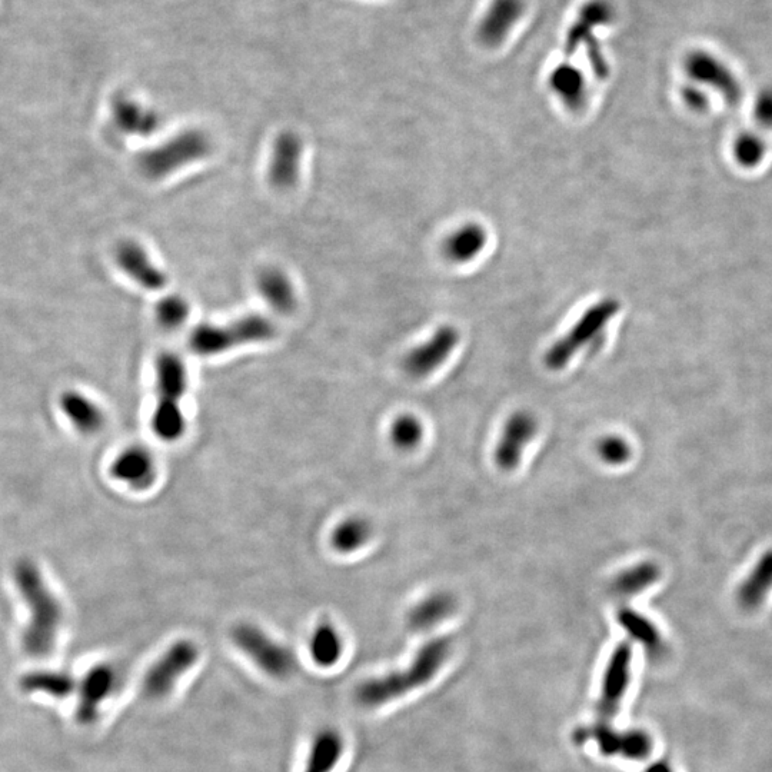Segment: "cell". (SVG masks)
I'll return each instance as SVG.
<instances>
[{
	"label": "cell",
	"mask_w": 772,
	"mask_h": 772,
	"mask_svg": "<svg viewBox=\"0 0 772 772\" xmlns=\"http://www.w3.org/2000/svg\"><path fill=\"white\" fill-rule=\"evenodd\" d=\"M113 121L119 131L128 135L148 136L159 126L158 115L133 99L122 98L113 102Z\"/></svg>",
	"instance_id": "obj_23"
},
{
	"label": "cell",
	"mask_w": 772,
	"mask_h": 772,
	"mask_svg": "<svg viewBox=\"0 0 772 772\" xmlns=\"http://www.w3.org/2000/svg\"><path fill=\"white\" fill-rule=\"evenodd\" d=\"M661 577V569L655 562L642 561L627 569L612 581V592L620 597H634L652 587Z\"/></svg>",
	"instance_id": "obj_26"
},
{
	"label": "cell",
	"mask_w": 772,
	"mask_h": 772,
	"mask_svg": "<svg viewBox=\"0 0 772 772\" xmlns=\"http://www.w3.org/2000/svg\"><path fill=\"white\" fill-rule=\"evenodd\" d=\"M198 647L191 641H178L152 665L143 678V692L146 697H166L175 687L179 678L183 677L198 661Z\"/></svg>",
	"instance_id": "obj_9"
},
{
	"label": "cell",
	"mask_w": 772,
	"mask_h": 772,
	"mask_svg": "<svg viewBox=\"0 0 772 772\" xmlns=\"http://www.w3.org/2000/svg\"><path fill=\"white\" fill-rule=\"evenodd\" d=\"M618 624L630 635L631 640L642 645L651 655L664 650V638L654 621L632 608H621L617 615Z\"/></svg>",
	"instance_id": "obj_24"
},
{
	"label": "cell",
	"mask_w": 772,
	"mask_h": 772,
	"mask_svg": "<svg viewBox=\"0 0 772 772\" xmlns=\"http://www.w3.org/2000/svg\"><path fill=\"white\" fill-rule=\"evenodd\" d=\"M111 474L133 489H148L155 482V461L148 449L128 448L113 461Z\"/></svg>",
	"instance_id": "obj_18"
},
{
	"label": "cell",
	"mask_w": 772,
	"mask_h": 772,
	"mask_svg": "<svg viewBox=\"0 0 772 772\" xmlns=\"http://www.w3.org/2000/svg\"><path fill=\"white\" fill-rule=\"evenodd\" d=\"M457 610V601L448 592H435L419 601L408 614L411 630L422 632L434 630L441 622L452 617Z\"/></svg>",
	"instance_id": "obj_20"
},
{
	"label": "cell",
	"mask_w": 772,
	"mask_h": 772,
	"mask_svg": "<svg viewBox=\"0 0 772 772\" xmlns=\"http://www.w3.org/2000/svg\"><path fill=\"white\" fill-rule=\"evenodd\" d=\"M527 11V0H491L478 23L477 38L487 48H498Z\"/></svg>",
	"instance_id": "obj_12"
},
{
	"label": "cell",
	"mask_w": 772,
	"mask_h": 772,
	"mask_svg": "<svg viewBox=\"0 0 772 772\" xmlns=\"http://www.w3.org/2000/svg\"><path fill=\"white\" fill-rule=\"evenodd\" d=\"M684 99L692 109H702L707 106V99L695 88H687L684 91Z\"/></svg>",
	"instance_id": "obj_38"
},
{
	"label": "cell",
	"mask_w": 772,
	"mask_h": 772,
	"mask_svg": "<svg viewBox=\"0 0 772 772\" xmlns=\"http://www.w3.org/2000/svg\"><path fill=\"white\" fill-rule=\"evenodd\" d=\"M755 116L761 125L772 128V89L764 91L755 103Z\"/></svg>",
	"instance_id": "obj_37"
},
{
	"label": "cell",
	"mask_w": 772,
	"mask_h": 772,
	"mask_svg": "<svg viewBox=\"0 0 772 772\" xmlns=\"http://www.w3.org/2000/svg\"><path fill=\"white\" fill-rule=\"evenodd\" d=\"M258 289L268 305L281 314L295 311L296 294L291 279L279 269H265L259 274Z\"/></svg>",
	"instance_id": "obj_25"
},
{
	"label": "cell",
	"mask_w": 772,
	"mask_h": 772,
	"mask_svg": "<svg viewBox=\"0 0 772 772\" xmlns=\"http://www.w3.org/2000/svg\"><path fill=\"white\" fill-rule=\"evenodd\" d=\"M614 18V8L608 0H590L582 6L577 21L572 23L565 36V53L572 56L581 46H585L592 71L600 79L607 78L610 66L602 55L600 42L594 32L598 26L610 25Z\"/></svg>",
	"instance_id": "obj_6"
},
{
	"label": "cell",
	"mask_w": 772,
	"mask_h": 772,
	"mask_svg": "<svg viewBox=\"0 0 772 772\" xmlns=\"http://www.w3.org/2000/svg\"><path fill=\"white\" fill-rule=\"evenodd\" d=\"M61 409L69 422L81 434H96L105 425V415H103L102 409L81 392H65L61 398Z\"/></svg>",
	"instance_id": "obj_22"
},
{
	"label": "cell",
	"mask_w": 772,
	"mask_h": 772,
	"mask_svg": "<svg viewBox=\"0 0 772 772\" xmlns=\"http://www.w3.org/2000/svg\"><path fill=\"white\" fill-rule=\"evenodd\" d=\"M371 535V524L366 519L351 517L336 525L332 531L331 544L339 554H351L364 547Z\"/></svg>",
	"instance_id": "obj_31"
},
{
	"label": "cell",
	"mask_w": 772,
	"mask_h": 772,
	"mask_svg": "<svg viewBox=\"0 0 772 772\" xmlns=\"http://www.w3.org/2000/svg\"><path fill=\"white\" fill-rule=\"evenodd\" d=\"M645 772H674V770H672V767L668 762L660 761L650 765Z\"/></svg>",
	"instance_id": "obj_39"
},
{
	"label": "cell",
	"mask_w": 772,
	"mask_h": 772,
	"mask_svg": "<svg viewBox=\"0 0 772 772\" xmlns=\"http://www.w3.org/2000/svg\"><path fill=\"white\" fill-rule=\"evenodd\" d=\"M116 672L111 665L99 664L88 671L79 687L76 718L81 724H92L99 717L103 702L111 697L116 687Z\"/></svg>",
	"instance_id": "obj_13"
},
{
	"label": "cell",
	"mask_w": 772,
	"mask_h": 772,
	"mask_svg": "<svg viewBox=\"0 0 772 772\" xmlns=\"http://www.w3.org/2000/svg\"><path fill=\"white\" fill-rule=\"evenodd\" d=\"M392 445L399 451H412L424 438V425L412 414H402L394 419L389 428Z\"/></svg>",
	"instance_id": "obj_32"
},
{
	"label": "cell",
	"mask_w": 772,
	"mask_h": 772,
	"mask_svg": "<svg viewBox=\"0 0 772 772\" xmlns=\"http://www.w3.org/2000/svg\"><path fill=\"white\" fill-rule=\"evenodd\" d=\"M487 241L488 235L482 226L468 224L449 236L445 242V254L454 262H469L484 251Z\"/></svg>",
	"instance_id": "obj_27"
},
{
	"label": "cell",
	"mask_w": 772,
	"mask_h": 772,
	"mask_svg": "<svg viewBox=\"0 0 772 772\" xmlns=\"http://www.w3.org/2000/svg\"><path fill=\"white\" fill-rule=\"evenodd\" d=\"M275 326L261 315H249L232 324L199 325L192 332L189 345L195 354L211 356L231 351L236 346L265 342L274 338Z\"/></svg>",
	"instance_id": "obj_4"
},
{
	"label": "cell",
	"mask_w": 772,
	"mask_h": 772,
	"mask_svg": "<svg viewBox=\"0 0 772 772\" xmlns=\"http://www.w3.org/2000/svg\"><path fill=\"white\" fill-rule=\"evenodd\" d=\"M344 741L338 732L325 730L316 735L304 772H332L341 760Z\"/></svg>",
	"instance_id": "obj_28"
},
{
	"label": "cell",
	"mask_w": 772,
	"mask_h": 772,
	"mask_svg": "<svg viewBox=\"0 0 772 772\" xmlns=\"http://www.w3.org/2000/svg\"><path fill=\"white\" fill-rule=\"evenodd\" d=\"M21 687L29 694L42 692L55 698H66L75 690V681L65 672L35 671L22 678Z\"/></svg>",
	"instance_id": "obj_30"
},
{
	"label": "cell",
	"mask_w": 772,
	"mask_h": 772,
	"mask_svg": "<svg viewBox=\"0 0 772 772\" xmlns=\"http://www.w3.org/2000/svg\"><path fill=\"white\" fill-rule=\"evenodd\" d=\"M232 641L238 650L271 677L285 678L295 670L294 654L255 625H236L232 630Z\"/></svg>",
	"instance_id": "obj_7"
},
{
	"label": "cell",
	"mask_w": 772,
	"mask_h": 772,
	"mask_svg": "<svg viewBox=\"0 0 772 772\" xmlns=\"http://www.w3.org/2000/svg\"><path fill=\"white\" fill-rule=\"evenodd\" d=\"M116 262L132 281L148 291H158L166 285V276L158 268L145 249L133 241L122 242L116 249Z\"/></svg>",
	"instance_id": "obj_16"
},
{
	"label": "cell",
	"mask_w": 772,
	"mask_h": 772,
	"mask_svg": "<svg viewBox=\"0 0 772 772\" xmlns=\"http://www.w3.org/2000/svg\"><path fill=\"white\" fill-rule=\"evenodd\" d=\"M764 142L755 135H742L734 146L735 158L744 166H755L764 156Z\"/></svg>",
	"instance_id": "obj_36"
},
{
	"label": "cell",
	"mask_w": 772,
	"mask_h": 772,
	"mask_svg": "<svg viewBox=\"0 0 772 772\" xmlns=\"http://www.w3.org/2000/svg\"><path fill=\"white\" fill-rule=\"evenodd\" d=\"M538 422L528 411H517L511 415L502 428L501 437L495 447V464L502 471H514L521 462L525 448L534 439Z\"/></svg>",
	"instance_id": "obj_11"
},
{
	"label": "cell",
	"mask_w": 772,
	"mask_h": 772,
	"mask_svg": "<svg viewBox=\"0 0 772 772\" xmlns=\"http://www.w3.org/2000/svg\"><path fill=\"white\" fill-rule=\"evenodd\" d=\"M189 315V305L181 296H168L156 308L159 324L166 329L179 328Z\"/></svg>",
	"instance_id": "obj_35"
},
{
	"label": "cell",
	"mask_w": 772,
	"mask_h": 772,
	"mask_svg": "<svg viewBox=\"0 0 772 772\" xmlns=\"http://www.w3.org/2000/svg\"><path fill=\"white\" fill-rule=\"evenodd\" d=\"M188 389V372L178 355L163 352L156 359V399L152 431L165 442H175L186 429L182 399Z\"/></svg>",
	"instance_id": "obj_3"
},
{
	"label": "cell",
	"mask_w": 772,
	"mask_h": 772,
	"mask_svg": "<svg viewBox=\"0 0 772 772\" xmlns=\"http://www.w3.org/2000/svg\"><path fill=\"white\" fill-rule=\"evenodd\" d=\"M211 152V141L205 133L186 131L159 148L143 153L139 166L148 178L161 179Z\"/></svg>",
	"instance_id": "obj_5"
},
{
	"label": "cell",
	"mask_w": 772,
	"mask_h": 772,
	"mask_svg": "<svg viewBox=\"0 0 772 772\" xmlns=\"http://www.w3.org/2000/svg\"><path fill=\"white\" fill-rule=\"evenodd\" d=\"M549 88L572 111H578L587 101L584 75L571 63L562 62L549 75Z\"/></svg>",
	"instance_id": "obj_21"
},
{
	"label": "cell",
	"mask_w": 772,
	"mask_h": 772,
	"mask_svg": "<svg viewBox=\"0 0 772 772\" xmlns=\"http://www.w3.org/2000/svg\"><path fill=\"white\" fill-rule=\"evenodd\" d=\"M597 454L605 464L621 467L630 461L632 449L627 439L620 437V435H607L598 441Z\"/></svg>",
	"instance_id": "obj_34"
},
{
	"label": "cell",
	"mask_w": 772,
	"mask_h": 772,
	"mask_svg": "<svg viewBox=\"0 0 772 772\" xmlns=\"http://www.w3.org/2000/svg\"><path fill=\"white\" fill-rule=\"evenodd\" d=\"M19 592L31 610V621L23 632V648L35 658L51 654L62 624V607L43 579L38 567L28 559L13 571Z\"/></svg>",
	"instance_id": "obj_1"
},
{
	"label": "cell",
	"mask_w": 772,
	"mask_h": 772,
	"mask_svg": "<svg viewBox=\"0 0 772 772\" xmlns=\"http://www.w3.org/2000/svg\"><path fill=\"white\" fill-rule=\"evenodd\" d=\"M449 652L451 642L447 638L427 642L404 671L372 678L359 685L355 694L356 701L362 707L378 708L424 687L437 677L448 660Z\"/></svg>",
	"instance_id": "obj_2"
},
{
	"label": "cell",
	"mask_w": 772,
	"mask_h": 772,
	"mask_svg": "<svg viewBox=\"0 0 772 772\" xmlns=\"http://www.w3.org/2000/svg\"><path fill=\"white\" fill-rule=\"evenodd\" d=\"M685 68L695 81L710 85L722 93L728 102L735 103L740 101L741 86L735 78L734 73L730 71L724 62L710 53L694 52L691 53L685 62Z\"/></svg>",
	"instance_id": "obj_15"
},
{
	"label": "cell",
	"mask_w": 772,
	"mask_h": 772,
	"mask_svg": "<svg viewBox=\"0 0 772 772\" xmlns=\"http://www.w3.org/2000/svg\"><path fill=\"white\" fill-rule=\"evenodd\" d=\"M772 592V548L762 552L737 590L738 605L745 611H755Z\"/></svg>",
	"instance_id": "obj_19"
},
{
	"label": "cell",
	"mask_w": 772,
	"mask_h": 772,
	"mask_svg": "<svg viewBox=\"0 0 772 772\" xmlns=\"http://www.w3.org/2000/svg\"><path fill=\"white\" fill-rule=\"evenodd\" d=\"M344 642L332 625L324 624L316 628L309 641V652L316 665L322 668L334 667L341 660Z\"/></svg>",
	"instance_id": "obj_29"
},
{
	"label": "cell",
	"mask_w": 772,
	"mask_h": 772,
	"mask_svg": "<svg viewBox=\"0 0 772 772\" xmlns=\"http://www.w3.org/2000/svg\"><path fill=\"white\" fill-rule=\"evenodd\" d=\"M654 751V741L644 730L622 732L620 755L631 761H644Z\"/></svg>",
	"instance_id": "obj_33"
},
{
	"label": "cell",
	"mask_w": 772,
	"mask_h": 772,
	"mask_svg": "<svg viewBox=\"0 0 772 772\" xmlns=\"http://www.w3.org/2000/svg\"><path fill=\"white\" fill-rule=\"evenodd\" d=\"M632 677V647L630 642H621L612 651L602 677L598 712L601 720H614L620 712L622 701L627 695Z\"/></svg>",
	"instance_id": "obj_10"
},
{
	"label": "cell",
	"mask_w": 772,
	"mask_h": 772,
	"mask_svg": "<svg viewBox=\"0 0 772 772\" xmlns=\"http://www.w3.org/2000/svg\"><path fill=\"white\" fill-rule=\"evenodd\" d=\"M302 142L296 133L285 132L278 136L274 146L269 179L279 189H289L295 185L301 165Z\"/></svg>",
	"instance_id": "obj_17"
},
{
	"label": "cell",
	"mask_w": 772,
	"mask_h": 772,
	"mask_svg": "<svg viewBox=\"0 0 772 772\" xmlns=\"http://www.w3.org/2000/svg\"><path fill=\"white\" fill-rule=\"evenodd\" d=\"M618 309H620L618 302L610 301V299L588 309L579 318L574 328L567 335L562 336L557 344L551 346L548 354L545 355V364H547L548 368H564L572 356L581 351L584 346L598 339V336L604 331L608 322L617 314Z\"/></svg>",
	"instance_id": "obj_8"
},
{
	"label": "cell",
	"mask_w": 772,
	"mask_h": 772,
	"mask_svg": "<svg viewBox=\"0 0 772 772\" xmlns=\"http://www.w3.org/2000/svg\"><path fill=\"white\" fill-rule=\"evenodd\" d=\"M459 334L452 326L439 328L425 344L417 346L405 358V369L414 378H424L439 368L458 345Z\"/></svg>",
	"instance_id": "obj_14"
}]
</instances>
